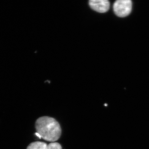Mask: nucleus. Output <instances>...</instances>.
<instances>
[{"mask_svg":"<svg viewBox=\"0 0 149 149\" xmlns=\"http://www.w3.org/2000/svg\"><path fill=\"white\" fill-rule=\"evenodd\" d=\"M36 135L40 139L51 142L57 141L61 134V129L58 122L54 118L43 116L38 118L35 123Z\"/></svg>","mask_w":149,"mask_h":149,"instance_id":"f257e3e1","label":"nucleus"},{"mask_svg":"<svg viewBox=\"0 0 149 149\" xmlns=\"http://www.w3.org/2000/svg\"><path fill=\"white\" fill-rule=\"evenodd\" d=\"M113 9L117 16L125 17L129 15L132 10V1L130 0H118L115 2Z\"/></svg>","mask_w":149,"mask_h":149,"instance_id":"f03ea898","label":"nucleus"},{"mask_svg":"<svg viewBox=\"0 0 149 149\" xmlns=\"http://www.w3.org/2000/svg\"><path fill=\"white\" fill-rule=\"evenodd\" d=\"M89 5L93 10L100 13H105L109 10L110 3L107 0H91Z\"/></svg>","mask_w":149,"mask_h":149,"instance_id":"7ed1b4c3","label":"nucleus"},{"mask_svg":"<svg viewBox=\"0 0 149 149\" xmlns=\"http://www.w3.org/2000/svg\"><path fill=\"white\" fill-rule=\"evenodd\" d=\"M47 145L42 142H35L30 144L27 149H47Z\"/></svg>","mask_w":149,"mask_h":149,"instance_id":"20e7f679","label":"nucleus"},{"mask_svg":"<svg viewBox=\"0 0 149 149\" xmlns=\"http://www.w3.org/2000/svg\"><path fill=\"white\" fill-rule=\"evenodd\" d=\"M47 149H62L61 145L58 143H52L47 145Z\"/></svg>","mask_w":149,"mask_h":149,"instance_id":"39448f33","label":"nucleus"}]
</instances>
